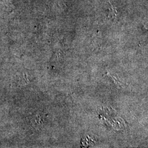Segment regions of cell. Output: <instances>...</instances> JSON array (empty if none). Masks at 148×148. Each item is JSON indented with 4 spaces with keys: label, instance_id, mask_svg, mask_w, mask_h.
Segmentation results:
<instances>
[{
    "label": "cell",
    "instance_id": "6da1fadb",
    "mask_svg": "<svg viewBox=\"0 0 148 148\" xmlns=\"http://www.w3.org/2000/svg\"><path fill=\"white\" fill-rule=\"evenodd\" d=\"M29 121L32 126L36 128H40L43 125L44 119L41 114H36L30 117Z\"/></svg>",
    "mask_w": 148,
    "mask_h": 148
}]
</instances>
